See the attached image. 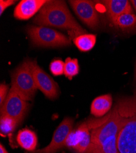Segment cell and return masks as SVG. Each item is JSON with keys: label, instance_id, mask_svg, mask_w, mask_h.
Masks as SVG:
<instances>
[{"label": "cell", "instance_id": "cell-9", "mask_svg": "<svg viewBox=\"0 0 136 153\" xmlns=\"http://www.w3.org/2000/svg\"><path fill=\"white\" fill-rule=\"evenodd\" d=\"M74 120L71 118H65L54 132L51 142L46 147L35 150L31 153H56L65 146V143L70 132L73 131Z\"/></svg>", "mask_w": 136, "mask_h": 153}, {"label": "cell", "instance_id": "cell-7", "mask_svg": "<svg viewBox=\"0 0 136 153\" xmlns=\"http://www.w3.org/2000/svg\"><path fill=\"white\" fill-rule=\"evenodd\" d=\"M28 107V102L21 99L10 88L6 100L1 106V117L7 116L19 124L26 114Z\"/></svg>", "mask_w": 136, "mask_h": 153}, {"label": "cell", "instance_id": "cell-13", "mask_svg": "<svg viewBox=\"0 0 136 153\" xmlns=\"http://www.w3.org/2000/svg\"><path fill=\"white\" fill-rule=\"evenodd\" d=\"M17 141L23 149L33 152L35 151L38 139L34 131L29 129H23L19 131L17 136Z\"/></svg>", "mask_w": 136, "mask_h": 153}, {"label": "cell", "instance_id": "cell-1", "mask_svg": "<svg viewBox=\"0 0 136 153\" xmlns=\"http://www.w3.org/2000/svg\"><path fill=\"white\" fill-rule=\"evenodd\" d=\"M33 22L39 27H52L69 30L71 39L85 34L73 18L64 1H47L34 19Z\"/></svg>", "mask_w": 136, "mask_h": 153}, {"label": "cell", "instance_id": "cell-4", "mask_svg": "<svg viewBox=\"0 0 136 153\" xmlns=\"http://www.w3.org/2000/svg\"><path fill=\"white\" fill-rule=\"evenodd\" d=\"M11 89L21 99L32 100L37 90L30 68L29 60L24 61L11 75Z\"/></svg>", "mask_w": 136, "mask_h": 153}, {"label": "cell", "instance_id": "cell-10", "mask_svg": "<svg viewBox=\"0 0 136 153\" xmlns=\"http://www.w3.org/2000/svg\"><path fill=\"white\" fill-rule=\"evenodd\" d=\"M102 3L109 20L113 25L121 15L133 12L132 5L128 0H106Z\"/></svg>", "mask_w": 136, "mask_h": 153}, {"label": "cell", "instance_id": "cell-18", "mask_svg": "<svg viewBox=\"0 0 136 153\" xmlns=\"http://www.w3.org/2000/svg\"><path fill=\"white\" fill-rule=\"evenodd\" d=\"M65 62L60 59H54L49 65V69L54 76H60L64 73Z\"/></svg>", "mask_w": 136, "mask_h": 153}, {"label": "cell", "instance_id": "cell-11", "mask_svg": "<svg viewBox=\"0 0 136 153\" xmlns=\"http://www.w3.org/2000/svg\"><path fill=\"white\" fill-rule=\"evenodd\" d=\"M46 0H22L15 7L14 16L18 20H28L42 8Z\"/></svg>", "mask_w": 136, "mask_h": 153}, {"label": "cell", "instance_id": "cell-21", "mask_svg": "<svg viewBox=\"0 0 136 153\" xmlns=\"http://www.w3.org/2000/svg\"><path fill=\"white\" fill-rule=\"evenodd\" d=\"M0 153H8L2 144L0 145Z\"/></svg>", "mask_w": 136, "mask_h": 153}, {"label": "cell", "instance_id": "cell-20", "mask_svg": "<svg viewBox=\"0 0 136 153\" xmlns=\"http://www.w3.org/2000/svg\"><path fill=\"white\" fill-rule=\"evenodd\" d=\"M15 2V1H13V0H1L0 1V14L1 16L8 7L14 4Z\"/></svg>", "mask_w": 136, "mask_h": 153}, {"label": "cell", "instance_id": "cell-12", "mask_svg": "<svg viewBox=\"0 0 136 153\" xmlns=\"http://www.w3.org/2000/svg\"><path fill=\"white\" fill-rule=\"evenodd\" d=\"M112 98L110 94H104L95 98L91 104L90 113L95 117H103L110 110Z\"/></svg>", "mask_w": 136, "mask_h": 153}, {"label": "cell", "instance_id": "cell-6", "mask_svg": "<svg viewBox=\"0 0 136 153\" xmlns=\"http://www.w3.org/2000/svg\"><path fill=\"white\" fill-rule=\"evenodd\" d=\"M29 65L37 89L47 98L57 99L60 93L58 84L37 65L36 61L29 60Z\"/></svg>", "mask_w": 136, "mask_h": 153}, {"label": "cell", "instance_id": "cell-22", "mask_svg": "<svg viewBox=\"0 0 136 153\" xmlns=\"http://www.w3.org/2000/svg\"><path fill=\"white\" fill-rule=\"evenodd\" d=\"M129 1L136 12V0H131V1Z\"/></svg>", "mask_w": 136, "mask_h": 153}, {"label": "cell", "instance_id": "cell-3", "mask_svg": "<svg viewBox=\"0 0 136 153\" xmlns=\"http://www.w3.org/2000/svg\"><path fill=\"white\" fill-rule=\"evenodd\" d=\"M115 106L122 120L117 139L120 153H136V90L118 99Z\"/></svg>", "mask_w": 136, "mask_h": 153}, {"label": "cell", "instance_id": "cell-2", "mask_svg": "<svg viewBox=\"0 0 136 153\" xmlns=\"http://www.w3.org/2000/svg\"><path fill=\"white\" fill-rule=\"evenodd\" d=\"M108 120L91 130L90 143L84 153H120L117 139L122 120L115 105Z\"/></svg>", "mask_w": 136, "mask_h": 153}, {"label": "cell", "instance_id": "cell-8", "mask_svg": "<svg viewBox=\"0 0 136 153\" xmlns=\"http://www.w3.org/2000/svg\"><path fill=\"white\" fill-rule=\"evenodd\" d=\"M68 2L77 16L86 25L92 29L98 28L100 19L93 1L89 0H72Z\"/></svg>", "mask_w": 136, "mask_h": 153}, {"label": "cell", "instance_id": "cell-23", "mask_svg": "<svg viewBox=\"0 0 136 153\" xmlns=\"http://www.w3.org/2000/svg\"><path fill=\"white\" fill-rule=\"evenodd\" d=\"M135 77L136 79V66H135Z\"/></svg>", "mask_w": 136, "mask_h": 153}, {"label": "cell", "instance_id": "cell-16", "mask_svg": "<svg viewBox=\"0 0 136 153\" xmlns=\"http://www.w3.org/2000/svg\"><path fill=\"white\" fill-rule=\"evenodd\" d=\"M79 72L78 60L76 58H67L65 61L64 74L70 80L77 75Z\"/></svg>", "mask_w": 136, "mask_h": 153}, {"label": "cell", "instance_id": "cell-17", "mask_svg": "<svg viewBox=\"0 0 136 153\" xmlns=\"http://www.w3.org/2000/svg\"><path fill=\"white\" fill-rule=\"evenodd\" d=\"M18 124L15 120L7 116L1 117V132L2 134H8L13 131Z\"/></svg>", "mask_w": 136, "mask_h": 153}, {"label": "cell", "instance_id": "cell-19", "mask_svg": "<svg viewBox=\"0 0 136 153\" xmlns=\"http://www.w3.org/2000/svg\"><path fill=\"white\" fill-rule=\"evenodd\" d=\"M9 86L6 84L0 85V105H2L9 93Z\"/></svg>", "mask_w": 136, "mask_h": 153}, {"label": "cell", "instance_id": "cell-15", "mask_svg": "<svg viewBox=\"0 0 136 153\" xmlns=\"http://www.w3.org/2000/svg\"><path fill=\"white\" fill-rule=\"evenodd\" d=\"M96 37L92 34H83L73 39V42L81 52H86L91 50L95 46Z\"/></svg>", "mask_w": 136, "mask_h": 153}, {"label": "cell", "instance_id": "cell-5", "mask_svg": "<svg viewBox=\"0 0 136 153\" xmlns=\"http://www.w3.org/2000/svg\"><path fill=\"white\" fill-rule=\"evenodd\" d=\"M26 31L32 43L35 46L54 48L71 45V39L68 37L51 28L29 26Z\"/></svg>", "mask_w": 136, "mask_h": 153}, {"label": "cell", "instance_id": "cell-14", "mask_svg": "<svg viewBox=\"0 0 136 153\" xmlns=\"http://www.w3.org/2000/svg\"><path fill=\"white\" fill-rule=\"evenodd\" d=\"M114 25L123 31L136 32V16L133 12L123 14L117 19Z\"/></svg>", "mask_w": 136, "mask_h": 153}]
</instances>
